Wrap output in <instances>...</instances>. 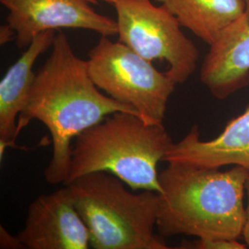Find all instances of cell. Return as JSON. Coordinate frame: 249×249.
Returning <instances> with one entry per match:
<instances>
[{"label": "cell", "mask_w": 249, "mask_h": 249, "mask_svg": "<svg viewBox=\"0 0 249 249\" xmlns=\"http://www.w3.org/2000/svg\"><path fill=\"white\" fill-rule=\"evenodd\" d=\"M116 112L141 116L132 107L100 91L89 76L87 60L76 55L68 37L59 31L18 116V134L33 120L45 124L53 143L45 180L65 184L76 137Z\"/></svg>", "instance_id": "cell-1"}, {"label": "cell", "mask_w": 249, "mask_h": 249, "mask_svg": "<svg viewBox=\"0 0 249 249\" xmlns=\"http://www.w3.org/2000/svg\"><path fill=\"white\" fill-rule=\"evenodd\" d=\"M249 173L241 165L221 171L168 162L159 173L161 192L156 227L160 236L238 239L246 221Z\"/></svg>", "instance_id": "cell-2"}, {"label": "cell", "mask_w": 249, "mask_h": 249, "mask_svg": "<svg viewBox=\"0 0 249 249\" xmlns=\"http://www.w3.org/2000/svg\"><path fill=\"white\" fill-rule=\"evenodd\" d=\"M174 142L163 124L116 112L77 136L72 144L67 182L94 172H107L132 190L161 192L157 165Z\"/></svg>", "instance_id": "cell-3"}, {"label": "cell", "mask_w": 249, "mask_h": 249, "mask_svg": "<svg viewBox=\"0 0 249 249\" xmlns=\"http://www.w3.org/2000/svg\"><path fill=\"white\" fill-rule=\"evenodd\" d=\"M116 176L94 172L66 185L74 205L87 225L94 249H168L155 234L160 194L132 193Z\"/></svg>", "instance_id": "cell-4"}, {"label": "cell", "mask_w": 249, "mask_h": 249, "mask_svg": "<svg viewBox=\"0 0 249 249\" xmlns=\"http://www.w3.org/2000/svg\"><path fill=\"white\" fill-rule=\"evenodd\" d=\"M89 76L99 89L134 108L149 124H163L177 83L121 42L101 36L89 52Z\"/></svg>", "instance_id": "cell-5"}, {"label": "cell", "mask_w": 249, "mask_h": 249, "mask_svg": "<svg viewBox=\"0 0 249 249\" xmlns=\"http://www.w3.org/2000/svg\"><path fill=\"white\" fill-rule=\"evenodd\" d=\"M118 41L149 61L163 60L165 72L177 84L185 83L196 71L199 52L176 18L163 5L151 0H117Z\"/></svg>", "instance_id": "cell-6"}, {"label": "cell", "mask_w": 249, "mask_h": 249, "mask_svg": "<svg viewBox=\"0 0 249 249\" xmlns=\"http://www.w3.org/2000/svg\"><path fill=\"white\" fill-rule=\"evenodd\" d=\"M8 9L7 23L12 27L18 48H26L36 36L63 28L95 32L101 36L117 35L113 18L96 12L86 0H0Z\"/></svg>", "instance_id": "cell-7"}, {"label": "cell", "mask_w": 249, "mask_h": 249, "mask_svg": "<svg viewBox=\"0 0 249 249\" xmlns=\"http://www.w3.org/2000/svg\"><path fill=\"white\" fill-rule=\"evenodd\" d=\"M18 238L28 249H88L90 236L68 187L36 198Z\"/></svg>", "instance_id": "cell-8"}, {"label": "cell", "mask_w": 249, "mask_h": 249, "mask_svg": "<svg viewBox=\"0 0 249 249\" xmlns=\"http://www.w3.org/2000/svg\"><path fill=\"white\" fill-rule=\"evenodd\" d=\"M239 18L210 46L200 80L214 97H230L249 85V0Z\"/></svg>", "instance_id": "cell-9"}, {"label": "cell", "mask_w": 249, "mask_h": 249, "mask_svg": "<svg viewBox=\"0 0 249 249\" xmlns=\"http://www.w3.org/2000/svg\"><path fill=\"white\" fill-rule=\"evenodd\" d=\"M163 161L205 168L241 165L249 169V105L212 141H200L198 127L194 125L184 139L174 143Z\"/></svg>", "instance_id": "cell-10"}, {"label": "cell", "mask_w": 249, "mask_h": 249, "mask_svg": "<svg viewBox=\"0 0 249 249\" xmlns=\"http://www.w3.org/2000/svg\"><path fill=\"white\" fill-rule=\"evenodd\" d=\"M56 31H46L36 36L18 60L0 81V159L7 147L18 148V119L26 104L36 73L38 57L52 47Z\"/></svg>", "instance_id": "cell-11"}, {"label": "cell", "mask_w": 249, "mask_h": 249, "mask_svg": "<svg viewBox=\"0 0 249 249\" xmlns=\"http://www.w3.org/2000/svg\"><path fill=\"white\" fill-rule=\"evenodd\" d=\"M208 45L215 44L224 31L243 14L245 0H156Z\"/></svg>", "instance_id": "cell-12"}, {"label": "cell", "mask_w": 249, "mask_h": 249, "mask_svg": "<svg viewBox=\"0 0 249 249\" xmlns=\"http://www.w3.org/2000/svg\"><path fill=\"white\" fill-rule=\"evenodd\" d=\"M182 249H246L249 247L241 244L237 239H197L181 245Z\"/></svg>", "instance_id": "cell-13"}, {"label": "cell", "mask_w": 249, "mask_h": 249, "mask_svg": "<svg viewBox=\"0 0 249 249\" xmlns=\"http://www.w3.org/2000/svg\"><path fill=\"white\" fill-rule=\"evenodd\" d=\"M0 249H22L26 248L18 235H12L3 227V225H0Z\"/></svg>", "instance_id": "cell-14"}, {"label": "cell", "mask_w": 249, "mask_h": 249, "mask_svg": "<svg viewBox=\"0 0 249 249\" xmlns=\"http://www.w3.org/2000/svg\"><path fill=\"white\" fill-rule=\"evenodd\" d=\"M16 32L9 23L0 26V45H5L11 41H16Z\"/></svg>", "instance_id": "cell-15"}, {"label": "cell", "mask_w": 249, "mask_h": 249, "mask_svg": "<svg viewBox=\"0 0 249 249\" xmlns=\"http://www.w3.org/2000/svg\"><path fill=\"white\" fill-rule=\"evenodd\" d=\"M246 191H247V194H248V206L246 208V221H245V224H244L242 236L246 242V245L249 248V178L247 180V185H246Z\"/></svg>", "instance_id": "cell-16"}, {"label": "cell", "mask_w": 249, "mask_h": 249, "mask_svg": "<svg viewBox=\"0 0 249 249\" xmlns=\"http://www.w3.org/2000/svg\"><path fill=\"white\" fill-rule=\"evenodd\" d=\"M86 1L89 2V3H92V4H97L99 1H103V2H106V3H109V4L114 5L117 0H86Z\"/></svg>", "instance_id": "cell-17"}]
</instances>
